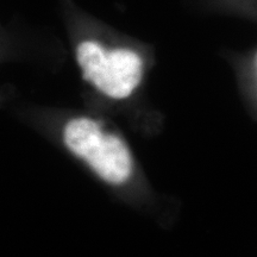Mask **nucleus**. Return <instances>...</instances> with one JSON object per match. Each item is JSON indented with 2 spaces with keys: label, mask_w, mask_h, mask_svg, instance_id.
Segmentation results:
<instances>
[{
  "label": "nucleus",
  "mask_w": 257,
  "mask_h": 257,
  "mask_svg": "<svg viewBox=\"0 0 257 257\" xmlns=\"http://www.w3.org/2000/svg\"><path fill=\"white\" fill-rule=\"evenodd\" d=\"M63 142L108 184L121 185L130 178L133 157L126 144L119 137L105 133L91 118L69 120L63 128Z\"/></svg>",
  "instance_id": "obj_1"
},
{
  "label": "nucleus",
  "mask_w": 257,
  "mask_h": 257,
  "mask_svg": "<svg viewBox=\"0 0 257 257\" xmlns=\"http://www.w3.org/2000/svg\"><path fill=\"white\" fill-rule=\"evenodd\" d=\"M76 61L83 79L108 98H127L142 80L143 61L133 50H106L98 42L83 41Z\"/></svg>",
  "instance_id": "obj_2"
}]
</instances>
